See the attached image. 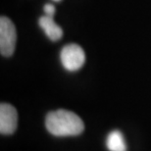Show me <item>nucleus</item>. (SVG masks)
<instances>
[{
    "instance_id": "nucleus-1",
    "label": "nucleus",
    "mask_w": 151,
    "mask_h": 151,
    "mask_svg": "<svg viewBox=\"0 0 151 151\" xmlns=\"http://www.w3.org/2000/svg\"><path fill=\"white\" fill-rule=\"evenodd\" d=\"M45 127L54 137H75L84 129L83 120L72 111L59 109L48 113L45 118Z\"/></svg>"
},
{
    "instance_id": "nucleus-2",
    "label": "nucleus",
    "mask_w": 151,
    "mask_h": 151,
    "mask_svg": "<svg viewBox=\"0 0 151 151\" xmlns=\"http://www.w3.org/2000/svg\"><path fill=\"white\" fill-rule=\"evenodd\" d=\"M17 41V32L13 22L7 17L0 18V52L2 56H12Z\"/></svg>"
},
{
    "instance_id": "nucleus-3",
    "label": "nucleus",
    "mask_w": 151,
    "mask_h": 151,
    "mask_svg": "<svg viewBox=\"0 0 151 151\" xmlns=\"http://www.w3.org/2000/svg\"><path fill=\"white\" fill-rule=\"evenodd\" d=\"M61 64L69 72H76L83 67L86 61V54L80 45L71 43L65 45L60 52Z\"/></svg>"
},
{
    "instance_id": "nucleus-4",
    "label": "nucleus",
    "mask_w": 151,
    "mask_h": 151,
    "mask_svg": "<svg viewBox=\"0 0 151 151\" xmlns=\"http://www.w3.org/2000/svg\"><path fill=\"white\" fill-rule=\"evenodd\" d=\"M18 126V113L16 108L8 103L0 105V132L12 134Z\"/></svg>"
},
{
    "instance_id": "nucleus-5",
    "label": "nucleus",
    "mask_w": 151,
    "mask_h": 151,
    "mask_svg": "<svg viewBox=\"0 0 151 151\" xmlns=\"http://www.w3.org/2000/svg\"><path fill=\"white\" fill-rule=\"evenodd\" d=\"M39 27L41 28L47 37L52 41H57L61 39L63 37V29L60 26H58L53 20V17L49 16H42L38 20Z\"/></svg>"
},
{
    "instance_id": "nucleus-6",
    "label": "nucleus",
    "mask_w": 151,
    "mask_h": 151,
    "mask_svg": "<svg viewBox=\"0 0 151 151\" xmlns=\"http://www.w3.org/2000/svg\"><path fill=\"white\" fill-rule=\"evenodd\" d=\"M106 147L109 151H127L126 140L119 131H113L107 135Z\"/></svg>"
},
{
    "instance_id": "nucleus-7",
    "label": "nucleus",
    "mask_w": 151,
    "mask_h": 151,
    "mask_svg": "<svg viewBox=\"0 0 151 151\" xmlns=\"http://www.w3.org/2000/svg\"><path fill=\"white\" fill-rule=\"evenodd\" d=\"M43 10H44V14L46 16L53 17L54 14H55V7L52 4H45Z\"/></svg>"
},
{
    "instance_id": "nucleus-8",
    "label": "nucleus",
    "mask_w": 151,
    "mask_h": 151,
    "mask_svg": "<svg viewBox=\"0 0 151 151\" xmlns=\"http://www.w3.org/2000/svg\"><path fill=\"white\" fill-rule=\"evenodd\" d=\"M53 1H55V2H59V1H61V0H53Z\"/></svg>"
}]
</instances>
